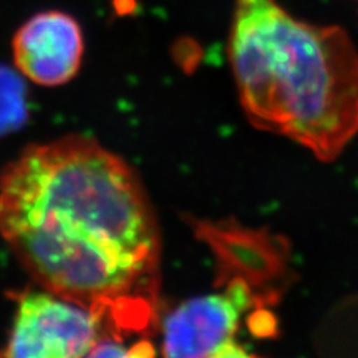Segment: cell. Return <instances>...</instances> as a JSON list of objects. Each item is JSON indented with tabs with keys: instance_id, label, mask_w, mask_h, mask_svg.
<instances>
[{
	"instance_id": "cell-4",
	"label": "cell",
	"mask_w": 358,
	"mask_h": 358,
	"mask_svg": "<svg viewBox=\"0 0 358 358\" xmlns=\"http://www.w3.org/2000/svg\"><path fill=\"white\" fill-rule=\"evenodd\" d=\"M115 341L103 313L47 289L18 297L14 326L0 357H90L100 342Z\"/></svg>"
},
{
	"instance_id": "cell-5",
	"label": "cell",
	"mask_w": 358,
	"mask_h": 358,
	"mask_svg": "<svg viewBox=\"0 0 358 358\" xmlns=\"http://www.w3.org/2000/svg\"><path fill=\"white\" fill-rule=\"evenodd\" d=\"M15 67L29 81L59 87L72 81L84 57V35L75 17L43 10L22 24L13 38Z\"/></svg>"
},
{
	"instance_id": "cell-3",
	"label": "cell",
	"mask_w": 358,
	"mask_h": 358,
	"mask_svg": "<svg viewBox=\"0 0 358 358\" xmlns=\"http://www.w3.org/2000/svg\"><path fill=\"white\" fill-rule=\"evenodd\" d=\"M273 303L243 278H230L214 294L189 299L166 317L162 354L178 358H242L254 354L239 342L246 312Z\"/></svg>"
},
{
	"instance_id": "cell-6",
	"label": "cell",
	"mask_w": 358,
	"mask_h": 358,
	"mask_svg": "<svg viewBox=\"0 0 358 358\" xmlns=\"http://www.w3.org/2000/svg\"><path fill=\"white\" fill-rule=\"evenodd\" d=\"M212 242L222 252L230 278H243L268 300L275 301L279 293L273 289L275 279L287 273L288 243L263 230H246L238 226L212 229ZM229 278V279H230Z\"/></svg>"
},
{
	"instance_id": "cell-2",
	"label": "cell",
	"mask_w": 358,
	"mask_h": 358,
	"mask_svg": "<svg viewBox=\"0 0 358 358\" xmlns=\"http://www.w3.org/2000/svg\"><path fill=\"white\" fill-rule=\"evenodd\" d=\"M227 52L254 127L321 162L358 133V52L342 27L297 20L278 0H234Z\"/></svg>"
},
{
	"instance_id": "cell-1",
	"label": "cell",
	"mask_w": 358,
	"mask_h": 358,
	"mask_svg": "<svg viewBox=\"0 0 358 358\" xmlns=\"http://www.w3.org/2000/svg\"><path fill=\"white\" fill-rule=\"evenodd\" d=\"M0 238L42 289L103 313L117 341L152 324L159 224L138 175L94 139L31 145L3 167Z\"/></svg>"
},
{
	"instance_id": "cell-7",
	"label": "cell",
	"mask_w": 358,
	"mask_h": 358,
	"mask_svg": "<svg viewBox=\"0 0 358 358\" xmlns=\"http://www.w3.org/2000/svg\"><path fill=\"white\" fill-rule=\"evenodd\" d=\"M26 87L6 67H0V134L18 129L26 120Z\"/></svg>"
}]
</instances>
